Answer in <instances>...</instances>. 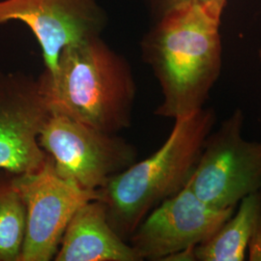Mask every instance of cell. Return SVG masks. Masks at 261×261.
<instances>
[{
    "label": "cell",
    "mask_w": 261,
    "mask_h": 261,
    "mask_svg": "<svg viewBox=\"0 0 261 261\" xmlns=\"http://www.w3.org/2000/svg\"><path fill=\"white\" fill-rule=\"evenodd\" d=\"M16 175L0 170V261H19L24 242L27 211Z\"/></svg>",
    "instance_id": "cell-12"
},
{
    "label": "cell",
    "mask_w": 261,
    "mask_h": 261,
    "mask_svg": "<svg viewBox=\"0 0 261 261\" xmlns=\"http://www.w3.org/2000/svg\"><path fill=\"white\" fill-rule=\"evenodd\" d=\"M236 207L218 209L187 185L140 223L128 242L140 260H166L169 255L205 242L232 216Z\"/></svg>",
    "instance_id": "cell-8"
},
{
    "label": "cell",
    "mask_w": 261,
    "mask_h": 261,
    "mask_svg": "<svg viewBox=\"0 0 261 261\" xmlns=\"http://www.w3.org/2000/svg\"><path fill=\"white\" fill-rule=\"evenodd\" d=\"M40 146L59 176L88 191H98L138 161L127 140L68 116L51 113L39 136Z\"/></svg>",
    "instance_id": "cell-4"
},
{
    "label": "cell",
    "mask_w": 261,
    "mask_h": 261,
    "mask_svg": "<svg viewBox=\"0 0 261 261\" xmlns=\"http://www.w3.org/2000/svg\"><path fill=\"white\" fill-rule=\"evenodd\" d=\"M247 259L250 261H261V212L253 229V233L249 243Z\"/></svg>",
    "instance_id": "cell-14"
},
{
    "label": "cell",
    "mask_w": 261,
    "mask_h": 261,
    "mask_svg": "<svg viewBox=\"0 0 261 261\" xmlns=\"http://www.w3.org/2000/svg\"><path fill=\"white\" fill-rule=\"evenodd\" d=\"M56 261H141L130 243L109 222L99 199L81 206L66 228Z\"/></svg>",
    "instance_id": "cell-10"
},
{
    "label": "cell",
    "mask_w": 261,
    "mask_h": 261,
    "mask_svg": "<svg viewBox=\"0 0 261 261\" xmlns=\"http://www.w3.org/2000/svg\"><path fill=\"white\" fill-rule=\"evenodd\" d=\"M244 113L236 109L207 136L187 185L206 204L237 207L261 190V141L243 138Z\"/></svg>",
    "instance_id": "cell-5"
},
{
    "label": "cell",
    "mask_w": 261,
    "mask_h": 261,
    "mask_svg": "<svg viewBox=\"0 0 261 261\" xmlns=\"http://www.w3.org/2000/svg\"><path fill=\"white\" fill-rule=\"evenodd\" d=\"M39 80L51 113L110 134L132 125L137 84L130 63L101 36L65 48L55 71Z\"/></svg>",
    "instance_id": "cell-2"
},
{
    "label": "cell",
    "mask_w": 261,
    "mask_h": 261,
    "mask_svg": "<svg viewBox=\"0 0 261 261\" xmlns=\"http://www.w3.org/2000/svg\"><path fill=\"white\" fill-rule=\"evenodd\" d=\"M258 56H259V59H260L261 62V47L259 48V51H258Z\"/></svg>",
    "instance_id": "cell-15"
},
{
    "label": "cell",
    "mask_w": 261,
    "mask_h": 261,
    "mask_svg": "<svg viewBox=\"0 0 261 261\" xmlns=\"http://www.w3.org/2000/svg\"><path fill=\"white\" fill-rule=\"evenodd\" d=\"M260 212L261 190L244 197L237 211L208 240L196 246V261L245 260Z\"/></svg>",
    "instance_id": "cell-11"
},
{
    "label": "cell",
    "mask_w": 261,
    "mask_h": 261,
    "mask_svg": "<svg viewBox=\"0 0 261 261\" xmlns=\"http://www.w3.org/2000/svg\"><path fill=\"white\" fill-rule=\"evenodd\" d=\"M150 7L158 18L170 10L186 4H197L224 11L226 0H148Z\"/></svg>",
    "instance_id": "cell-13"
},
{
    "label": "cell",
    "mask_w": 261,
    "mask_h": 261,
    "mask_svg": "<svg viewBox=\"0 0 261 261\" xmlns=\"http://www.w3.org/2000/svg\"><path fill=\"white\" fill-rule=\"evenodd\" d=\"M216 120V112L210 108L175 119L168 139L156 152L98 190L110 224L124 240H129L154 208L186 186Z\"/></svg>",
    "instance_id": "cell-3"
},
{
    "label": "cell",
    "mask_w": 261,
    "mask_h": 261,
    "mask_svg": "<svg viewBox=\"0 0 261 261\" xmlns=\"http://www.w3.org/2000/svg\"><path fill=\"white\" fill-rule=\"evenodd\" d=\"M25 211V236L19 261L54 260L66 228L76 210L99 198L59 176L49 156L41 168L16 175Z\"/></svg>",
    "instance_id": "cell-6"
},
{
    "label": "cell",
    "mask_w": 261,
    "mask_h": 261,
    "mask_svg": "<svg viewBox=\"0 0 261 261\" xmlns=\"http://www.w3.org/2000/svg\"><path fill=\"white\" fill-rule=\"evenodd\" d=\"M49 114L39 76L0 72V170L20 175L45 164L39 136Z\"/></svg>",
    "instance_id": "cell-7"
},
{
    "label": "cell",
    "mask_w": 261,
    "mask_h": 261,
    "mask_svg": "<svg viewBox=\"0 0 261 261\" xmlns=\"http://www.w3.org/2000/svg\"><path fill=\"white\" fill-rule=\"evenodd\" d=\"M222 15L209 6L182 5L158 17L142 38V59L163 94L157 116L175 120L204 108L223 66Z\"/></svg>",
    "instance_id": "cell-1"
},
{
    "label": "cell",
    "mask_w": 261,
    "mask_h": 261,
    "mask_svg": "<svg viewBox=\"0 0 261 261\" xmlns=\"http://www.w3.org/2000/svg\"><path fill=\"white\" fill-rule=\"evenodd\" d=\"M14 20L29 28L53 72L65 48L101 36L108 16L98 0H0V24Z\"/></svg>",
    "instance_id": "cell-9"
}]
</instances>
